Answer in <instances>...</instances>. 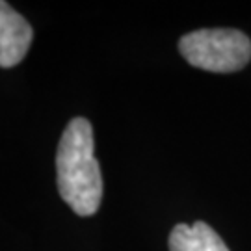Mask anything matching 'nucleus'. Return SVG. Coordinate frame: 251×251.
<instances>
[{"instance_id": "1", "label": "nucleus", "mask_w": 251, "mask_h": 251, "mask_svg": "<svg viewBox=\"0 0 251 251\" xmlns=\"http://www.w3.org/2000/svg\"><path fill=\"white\" fill-rule=\"evenodd\" d=\"M56 180L62 199L78 216H93L102 199V175L95 158L93 128L86 117L71 119L56 152Z\"/></svg>"}, {"instance_id": "2", "label": "nucleus", "mask_w": 251, "mask_h": 251, "mask_svg": "<svg viewBox=\"0 0 251 251\" xmlns=\"http://www.w3.org/2000/svg\"><path fill=\"white\" fill-rule=\"evenodd\" d=\"M182 58L203 71H240L251 60V41L234 28H206L180 37Z\"/></svg>"}, {"instance_id": "3", "label": "nucleus", "mask_w": 251, "mask_h": 251, "mask_svg": "<svg viewBox=\"0 0 251 251\" xmlns=\"http://www.w3.org/2000/svg\"><path fill=\"white\" fill-rule=\"evenodd\" d=\"M32 37L34 32L26 19L0 0V67H13L23 62Z\"/></svg>"}, {"instance_id": "4", "label": "nucleus", "mask_w": 251, "mask_h": 251, "mask_svg": "<svg viewBox=\"0 0 251 251\" xmlns=\"http://www.w3.org/2000/svg\"><path fill=\"white\" fill-rule=\"evenodd\" d=\"M170 251H229L220 234L205 222L179 224L170 234Z\"/></svg>"}]
</instances>
